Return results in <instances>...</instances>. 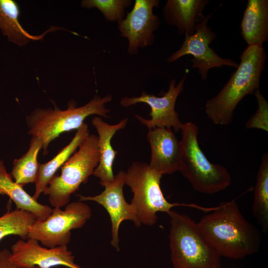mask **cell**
I'll return each mask as SVG.
<instances>
[{
	"instance_id": "19",
	"label": "cell",
	"mask_w": 268,
	"mask_h": 268,
	"mask_svg": "<svg viewBox=\"0 0 268 268\" xmlns=\"http://www.w3.org/2000/svg\"><path fill=\"white\" fill-rule=\"evenodd\" d=\"M19 15L20 9L16 2L13 0H0V32L10 42L19 46H25L31 41L41 40L47 33L59 28L52 27L41 35H33L20 24Z\"/></svg>"
},
{
	"instance_id": "21",
	"label": "cell",
	"mask_w": 268,
	"mask_h": 268,
	"mask_svg": "<svg viewBox=\"0 0 268 268\" xmlns=\"http://www.w3.org/2000/svg\"><path fill=\"white\" fill-rule=\"evenodd\" d=\"M42 145L40 138L32 137L28 151L13 162L10 175L13 181L22 187L27 184L36 182L40 166L37 158Z\"/></svg>"
},
{
	"instance_id": "5",
	"label": "cell",
	"mask_w": 268,
	"mask_h": 268,
	"mask_svg": "<svg viewBox=\"0 0 268 268\" xmlns=\"http://www.w3.org/2000/svg\"><path fill=\"white\" fill-rule=\"evenodd\" d=\"M181 174L196 191L213 195L227 189L231 175L223 166L210 162L201 148L198 140L199 129L192 122L183 123L181 129Z\"/></svg>"
},
{
	"instance_id": "10",
	"label": "cell",
	"mask_w": 268,
	"mask_h": 268,
	"mask_svg": "<svg viewBox=\"0 0 268 268\" xmlns=\"http://www.w3.org/2000/svg\"><path fill=\"white\" fill-rule=\"evenodd\" d=\"M186 78V75H185L177 85L176 80L173 79L170 82L168 91L161 97H157L143 90L138 97H124L120 100V104L123 107L128 108L137 103H145L151 109L150 119H146L135 115V118L141 124L148 130L167 128L178 132L181 130L183 123L175 110V104L178 97L183 90Z\"/></svg>"
},
{
	"instance_id": "18",
	"label": "cell",
	"mask_w": 268,
	"mask_h": 268,
	"mask_svg": "<svg viewBox=\"0 0 268 268\" xmlns=\"http://www.w3.org/2000/svg\"><path fill=\"white\" fill-rule=\"evenodd\" d=\"M0 194L7 196L15 203L17 209L33 213L38 221L45 220L53 210L50 206L38 202L22 187L16 184L7 173L3 161L0 159Z\"/></svg>"
},
{
	"instance_id": "14",
	"label": "cell",
	"mask_w": 268,
	"mask_h": 268,
	"mask_svg": "<svg viewBox=\"0 0 268 268\" xmlns=\"http://www.w3.org/2000/svg\"><path fill=\"white\" fill-rule=\"evenodd\" d=\"M147 139L151 149L148 164L150 167L163 175L179 171L181 142L172 129L167 128L149 129Z\"/></svg>"
},
{
	"instance_id": "15",
	"label": "cell",
	"mask_w": 268,
	"mask_h": 268,
	"mask_svg": "<svg viewBox=\"0 0 268 268\" xmlns=\"http://www.w3.org/2000/svg\"><path fill=\"white\" fill-rule=\"evenodd\" d=\"M128 123V118L121 120L115 125L105 122L101 117L95 116L92 119V124L98 133V147L99 162L93 175L99 178L102 186L113 181V163L117 154L111 144L113 136L119 131L124 129Z\"/></svg>"
},
{
	"instance_id": "11",
	"label": "cell",
	"mask_w": 268,
	"mask_h": 268,
	"mask_svg": "<svg viewBox=\"0 0 268 268\" xmlns=\"http://www.w3.org/2000/svg\"><path fill=\"white\" fill-rule=\"evenodd\" d=\"M159 0H136L132 10L118 22L120 35L128 40V53L136 55L139 48L151 46L154 32L160 26L159 17L153 9L159 6Z\"/></svg>"
},
{
	"instance_id": "23",
	"label": "cell",
	"mask_w": 268,
	"mask_h": 268,
	"mask_svg": "<svg viewBox=\"0 0 268 268\" xmlns=\"http://www.w3.org/2000/svg\"><path fill=\"white\" fill-rule=\"evenodd\" d=\"M36 221V216L30 212L17 208L8 210L0 216V241L11 235L27 239L29 229Z\"/></svg>"
},
{
	"instance_id": "4",
	"label": "cell",
	"mask_w": 268,
	"mask_h": 268,
	"mask_svg": "<svg viewBox=\"0 0 268 268\" xmlns=\"http://www.w3.org/2000/svg\"><path fill=\"white\" fill-rule=\"evenodd\" d=\"M169 234L173 268H220L221 256L189 216L171 210Z\"/></svg>"
},
{
	"instance_id": "12",
	"label": "cell",
	"mask_w": 268,
	"mask_h": 268,
	"mask_svg": "<svg viewBox=\"0 0 268 268\" xmlns=\"http://www.w3.org/2000/svg\"><path fill=\"white\" fill-rule=\"evenodd\" d=\"M126 172L120 170L111 182L105 185L104 190L94 196L78 195L82 201H93L103 206L108 212L111 222V244L119 251V227L124 220L132 221L136 227L141 225L134 207L127 202L124 195Z\"/></svg>"
},
{
	"instance_id": "20",
	"label": "cell",
	"mask_w": 268,
	"mask_h": 268,
	"mask_svg": "<svg viewBox=\"0 0 268 268\" xmlns=\"http://www.w3.org/2000/svg\"><path fill=\"white\" fill-rule=\"evenodd\" d=\"M87 124L84 123L77 130L70 142L62 149L51 160L40 164L37 179L35 183V193L32 197L37 201L40 195L43 193L57 170L67 162L69 157L77 150L80 145L89 134Z\"/></svg>"
},
{
	"instance_id": "9",
	"label": "cell",
	"mask_w": 268,
	"mask_h": 268,
	"mask_svg": "<svg viewBox=\"0 0 268 268\" xmlns=\"http://www.w3.org/2000/svg\"><path fill=\"white\" fill-rule=\"evenodd\" d=\"M213 13L204 16L196 25L195 33L191 36H185L181 48L167 59L173 63L185 55H192V67L198 69L202 79L207 78L209 69L214 67L229 66L237 68L238 64L229 58H223L217 55L209 47L216 35L208 27V22Z\"/></svg>"
},
{
	"instance_id": "26",
	"label": "cell",
	"mask_w": 268,
	"mask_h": 268,
	"mask_svg": "<svg viewBox=\"0 0 268 268\" xmlns=\"http://www.w3.org/2000/svg\"><path fill=\"white\" fill-rule=\"evenodd\" d=\"M11 252L7 249L0 250V268H24L13 263L10 259Z\"/></svg>"
},
{
	"instance_id": "7",
	"label": "cell",
	"mask_w": 268,
	"mask_h": 268,
	"mask_svg": "<svg viewBox=\"0 0 268 268\" xmlns=\"http://www.w3.org/2000/svg\"><path fill=\"white\" fill-rule=\"evenodd\" d=\"M99 162L98 136L89 134L62 166L61 174L55 175L43 194L50 204L63 207L69 202L71 195L93 175Z\"/></svg>"
},
{
	"instance_id": "24",
	"label": "cell",
	"mask_w": 268,
	"mask_h": 268,
	"mask_svg": "<svg viewBox=\"0 0 268 268\" xmlns=\"http://www.w3.org/2000/svg\"><path fill=\"white\" fill-rule=\"evenodd\" d=\"M132 3L131 0H82L80 4L85 8H96L107 21L118 22L125 18V9Z\"/></svg>"
},
{
	"instance_id": "3",
	"label": "cell",
	"mask_w": 268,
	"mask_h": 268,
	"mask_svg": "<svg viewBox=\"0 0 268 268\" xmlns=\"http://www.w3.org/2000/svg\"><path fill=\"white\" fill-rule=\"evenodd\" d=\"M112 100L111 95L101 97L96 94L83 106L76 107L75 101L68 103L66 110H61L56 105L54 108L34 109L26 118L28 133L32 137L40 138L42 141L43 154L47 153L49 144L65 132L77 130L89 116L96 115L108 118L110 109L106 104Z\"/></svg>"
},
{
	"instance_id": "2",
	"label": "cell",
	"mask_w": 268,
	"mask_h": 268,
	"mask_svg": "<svg viewBox=\"0 0 268 268\" xmlns=\"http://www.w3.org/2000/svg\"><path fill=\"white\" fill-rule=\"evenodd\" d=\"M239 59L238 67L226 84L205 104L207 116L215 125L227 126L231 124L234 111L241 100L259 89L261 76L267 59L263 46H248Z\"/></svg>"
},
{
	"instance_id": "8",
	"label": "cell",
	"mask_w": 268,
	"mask_h": 268,
	"mask_svg": "<svg viewBox=\"0 0 268 268\" xmlns=\"http://www.w3.org/2000/svg\"><path fill=\"white\" fill-rule=\"evenodd\" d=\"M91 216L90 207L80 201L69 202L64 210L55 207L45 220L36 221L30 227L28 238L47 248L67 246L71 231L82 227Z\"/></svg>"
},
{
	"instance_id": "22",
	"label": "cell",
	"mask_w": 268,
	"mask_h": 268,
	"mask_svg": "<svg viewBox=\"0 0 268 268\" xmlns=\"http://www.w3.org/2000/svg\"><path fill=\"white\" fill-rule=\"evenodd\" d=\"M253 215L263 231L268 230V154L264 153L257 175L254 199L252 205Z\"/></svg>"
},
{
	"instance_id": "17",
	"label": "cell",
	"mask_w": 268,
	"mask_h": 268,
	"mask_svg": "<svg viewBox=\"0 0 268 268\" xmlns=\"http://www.w3.org/2000/svg\"><path fill=\"white\" fill-rule=\"evenodd\" d=\"M241 35L248 46L268 41V0H248L240 24Z\"/></svg>"
},
{
	"instance_id": "1",
	"label": "cell",
	"mask_w": 268,
	"mask_h": 268,
	"mask_svg": "<svg viewBox=\"0 0 268 268\" xmlns=\"http://www.w3.org/2000/svg\"><path fill=\"white\" fill-rule=\"evenodd\" d=\"M207 213L198 226L221 257L242 259L259 251L261 233L243 216L235 200L222 201Z\"/></svg>"
},
{
	"instance_id": "27",
	"label": "cell",
	"mask_w": 268,
	"mask_h": 268,
	"mask_svg": "<svg viewBox=\"0 0 268 268\" xmlns=\"http://www.w3.org/2000/svg\"><path fill=\"white\" fill-rule=\"evenodd\" d=\"M40 268L39 267H33V268ZM59 268V267H53V268Z\"/></svg>"
},
{
	"instance_id": "25",
	"label": "cell",
	"mask_w": 268,
	"mask_h": 268,
	"mask_svg": "<svg viewBox=\"0 0 268 268\" xmlns=\"http://www.w3.org/2000/svg\"><path fill=\"white\" fill-rule=\"evenodd\" d=\"M255 95L258 104L257 109L247 121L245 127L247 129H256L268 131V102L257 89Z\"/></svg>"
},
{
	"instance_id": "13",
	"label": "cell",
	"mask_w": 268,
	"mask_h": 268,
	"mask_svg": "<svg viewBox=\"0 0 268 268\" xmlns=\"http://www.w3.org/2000/svg\"><path fill=\"white\" fill-rule=\"evenodd\" d=\"M38 242L32 238H28L26 241L18 240L11 247L10 260L24 268L59 266L82 268L75 263L74 257L67 246L47 248L40 245Z\"/></svg>"
},
{
	"instance_id": "16",
	"label": "cell",
	"mask_w": 268,
	"mask_h": 268,
	"mask_svg": "<svg viewBox=\"0 0 268 268\" xmlns=\"http://www.w3.org/2000/svg\"><path fill=\"white\" fill-rule=\"evenodd\" d=\"M208 0H168L162 14L165 22L177 28L181 35L191 36L204 17L202 11Z\"/></svg>"
},
{
	"instance_id": "6",
	"label": "cell",
	"mask_w": 268,
	"mask_h": 268,
	"mask_svg": "<svg viewBox=\"0 0 268 268\" xmlns=\"http://www.w3.org/2000/svg\"><path fill=\"white\" fill-rule=\"evenodd\" d=\"M163 175L151 169L144 162L134 161L125 175V184L133 193L131 204L134 207L140 223L151 226L157 221V213L168 214L175 206H187L207 213L214 207H206L194 203H171L164 197L160 188Z\"/></svg>"
}]
</instances>
